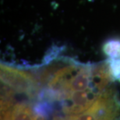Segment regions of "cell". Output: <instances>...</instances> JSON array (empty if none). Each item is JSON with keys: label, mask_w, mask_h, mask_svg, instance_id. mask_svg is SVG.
I'll use <instances>...</instances> for the list:
<instances>
[{"label": "cell", "mask_w": 120, "mask_h": 120, "mask_svg": "<svg viewBox=\"0 0 120 120\" xmlns=\"http://www.w3.org/2000/svg\"><path fill=\"white\" fill-rule=\"evenodd\" d=\"M1 84L13 90L16 95H24L36 100L40 86L33 68L1 64Z\"/></svg>", "instance_id": "cell-1"}, {"label": "cell", "mask_w": 120, "mask_h": 120, "mask_svg": "<svg viewBox=\"0 0 120 120\" xmlns=\"http://www.w3.org/2000/svg\"><path fill=\"white\" fill-rule=\"evenodd\" d=\"M54 120H120V98L116 90L111 87L98 96L84 112Z\"/></svg>", "instance_id": "cell-2"}, {"label": "cell", "mask_w": 120, "mask_h": 120, "mask_svg": "<svg viewBox=\"0 0 120 120\" xmlns=\"http://www.w3.org/2000/svg\"><path fill=\"white\" fill-rule=\"evenodd\" d=\"M1 120H37L33 109V103L15 102L8 111L1 112Z\"/></svg>", "instance_id": "cell-3"}, {"label": "cell", "mask_w": 120, "mask_h": 120, "mask_svg": "<svg viewBox=\"0 0 120 120\" xmlns=\"http://www.w3.org/2000/svg\"><path fill=\"white\" fill-rule=\"evenodd\" d=\"M102 51L108 59L120 58V38H111L103 45Z\"/></svg>", "instance_id": "cell-4"}, {"label": "cell", "mask_w": 120, "mask_h": 120, "mask_svg": "<svg viewBox=\"0 0 120 120\" xmlns=\"http://www.w3.org/2000/svg\"><path fill=\"white\" fill-rule=\"evenodd\" d=\"M110 73L114 81L120 83V58L116 59H108Z\"/></svg>", "instance_id": "cell-5"}]
</instances>
